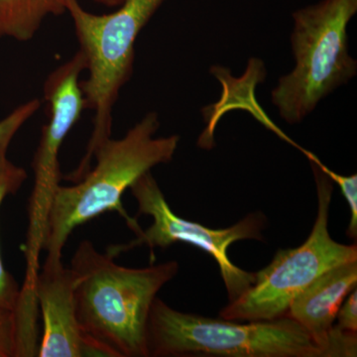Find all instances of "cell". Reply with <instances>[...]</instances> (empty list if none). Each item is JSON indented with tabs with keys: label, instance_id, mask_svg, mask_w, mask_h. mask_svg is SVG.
Listing matches in <instances>:
<instances>
[{
	"label": "cell",
	"instance_id": "5b68a950",
	"mask_svg": "<svg viewBox=\"0 0 357 357\" xmlns=\"http://www.w3.org/2000/svg\"><path fill=\"white\" fill-rule=\"evenodd\" d=\"M356 11L357 0H324L294 13L295 68L272 91V102L287 123H299L323 98L356 76L347 29Z\"/></svg>",
	"mask_w": 357,
	"mask_h": 357
},
{
	"label": "cell",
	"instance_id": "ba28073f",
	"mask_svg": "<svg viewBox=\"0 0 357 357\" xmlns=\"http://www.w3.org/2000/svg\"><path fill=\"white\" fill-rule=\"evenodd\" d=\"M137 202L138 215L152 218V225L136 234L129 243L109 246L107 253L115 258L141 245L167 248L175 243H185L201 249L211 256L220 268L229 302L243 295L255 281V273L245 271L230 261L231 244L245 239L262 241L266 217L260 211L250 213L227 229H213L206 225L178 217L166 201L151 172L145 173L130 187Z\"/></svg>",
	"mask_w": 357,
	"mask_h": 357
},
{
	"label": "cell",
	"instance_id": "9c48e42d",
	"mask_svg": "<svg viewBox=\"0 0 357 357\" xmlns=\"http://www.w3.org/2000/svg\"><path fill=\"white\" fill-rule=\"evenodd\" d=\"M36 298L43 319L38 356H102L79 326L74 280L70 268L63 265L62 256H46L37 277Z\"/></svg>",
	"mask_w": 357,
	"mask_h": 357
},
{
	"label": "cell",
	"instance_id": "7c38bea8",
	"mask_svg": "<svg viewBox=\"0 0 357 357\" xmlns=\"http://www.w3.org/2000/svg\"><path fill=\"white\" fill-rule=\"evenodd\" d=\"M7 150L0 149V206L4 199L16 194L27 180V172L7 158ZM20 297V286L7 271L0 252V309L15 311Z\"/></svg>",
	"mask_w": 357,
	"mask_h": 357
},
{
	"label": "cell",
	"instance_id": "2e32d148",
	"mask_svg": "<svg viewBox=\"0 0 357 357\" xmlns=\"http://www.w3.org/2000/svg\"><path fill=\"white\" fill-rule=\"evenodd\" d=\"M337 326L347 332L357 333V289L349 294L338 310Z\"/></svg>",
	"mask_w": 357,
	"mask_h": 357
},
{
	"label": "cell",
	"instance_id": "e0dca14e",
	"mask_svg": "<svg viewBox=\"0 0 357 357\" xmlns=\"http://www.w3.org/2000/svg\"><path fill=\"white\" fill-rule=\"evenodd\" d=\"M98 3L109 7H116L123 3L124 0H95Z\"/></svg>",
	"mask_w": 357,
	"mask_h": 357
},
{
	"label": "cell",
	"instance_id": "277c9868",
	"mask_svg": "<svg viewBox=\"0 0 357 357\" xmlns=\"http://www.w3.org/2000/svg\"><path fill=\"white\" fill-rule=\"evenodd\" d=\"M153 357H324L309 333L290 317L237 321L177 311L156 298L147 328Z\"/></svg>",
	"mask_w": 357,
	"mask_h": 357
},
{
	"label": "cell",
	"instance_id": "3957f363",
	"mask_svg": "<svg viewBox=\"0 0 357 357\" xmlns=\"http://www.w3.org/2000/svg\"><path fill=\"white\" fill-rule=\"evenodd\" d=\"M165 0H124L117 10L96 15L77 0H66L86 62L88 77L79 82L86 109L93 110V129L79 166L68 176L77 182L88 172L100 144L112 137V110L121 89L132 76L134 45L141 30Z\"/></svg>",
	"mask_w": 357,
	"mask_h": 357
},
{
	"label": "cell",
	"instance_id": "5bb4252c",
	"mask_svg": "<svg viewBox=\"0 0 357 357\" xmlns=\"http://www.w3.org/2000/svg\"><path fill=\"white\" fill-rule=\"evenodd\" d=\"M40 105L41 102L38 98H33L16 107L0 121V149H4V148L8 149L14 136L26 122L38 112Z\"/></svg>",
	"mask_w": 357,
	"mask_h": 357
},
{
	"label": "cell",
	"instance_id": "52a82bcc",
	"mask_svg": "<svg viewBox=\"0 0 357 357\" xmlns=\"http://www.w3.org/2000/svg\"><path fill=\"white\" fill-rule=\"evenodd\" d=\"M86 70L81 52L51 73L44 84V98L48 103L49 121L42 128L41 138L33 158L34 185L28 208L27 234L24 244L25 278L22 290L34 292L43 250L47 220L61 175V148L72 128L86 109L79 76Z\"/></svg>",
	"mask_w": 357,
	"mask_h": 357
},
{
	"label": "cell",
	"instance_id": "30bf717a",
	"mask_svg": "<svg viewBox=\"0 0 357 357\" xmlns=\"http://www.w3.org/2000/svg\"><path fill=\"white\" fill-rule=\"evenodd\" d=\"M357 286V261L333 268L300 293L286 316L297 321L326 357L328 337L338 310Z\"/></svg>",
	"mask_w": 357,
	"mask_h": 357
},
{
	"label": "cell",
	"instance_id": "8fae6325",
	"mask_svg": "<svg viewBox=\"0 0 357 357\" xmlns=\"http://www.w3.org/2000/svg\"><path fill=\"white\" fill-rule=\"evenodd\" d=\"M66 13V0H0V39L28 42L49 16Z\"/></svg>",
	"mask_w": 357,
	"mask_h": 357
},
{
	"label": "cell",
	"instance_id": "8992f818",
	"mask_svg": "<svg viewBox=\"0 0 357 357\" xmlns=\"http://www.w3.org/2000/svg\"><path fill=\"white\" fill-rule=\"evenodd\" d=\"M318 194V215L309 237L297 248L281 249L268 266L255 273V281L220 312V318L261 321L286 316L293 300L333 268L357 261L356 244L333 241L328 231L332 180L311 163Z\"/></svg>",
	"mask_w": 357,
	"mask_h": 357
},
{
	"label": "cell",
	"instance_id": "9a60e30c",
	"mask_svg": "<svg viewBox=\"0 0 357 357\" xmlns=\"http://www.w3.org/2000/svg\"><path fill=\"white\" fill-rule=\"evenodd\" d=\"M0 357H20V335L15 312L0 309Z\"/></svg>",
	"mask_w": 357,
	"mask_h": 357
},
{
	"label": "cell",
	"instance_id": "4fadbf2b",
	"mask_svg": "<svg viewBox=\"0 0 357 357\" xmlns=\"http://www.w3.org/2000/svg\"><path fill=\"white\" fill-rule=\"evenodd\" d=\"M303 153L306 155L307 159L311 163L316 164L317 166L323 171L325 175L340 185L342 196L345 201L349 204V210H351V222L347 227V234L349 238L356 239L357 237V176L356 174L351 176H342L331 170L325 164L321 163V160L318 158L312 152L307 150H303Z\"/></svg>",
	"mask_w": 357,
	"mask_h": 357
},
{
	"label": "cell",
	"instance_id": "7a4b0ae2",
	"mask_svg": "<svg viewBox=\"0 0 357 357\" xmlns=\"http://www.w3.org/2000/svg\"><path fill=\"white\" fill-rule=\"evenodd\" d=\"M158 114L149 112L126 136L103 141L96 150V165L70 187L59 185L52 203L43 250L62 256L63 248L77 227L107 211H116L135 234L142 231L136 218L122 206L126 190L145 173L172 161L180 136L155 137Z\"/></svg>",
	"mask_w": 357,
	"mask_h": 357
},
{
	"label": "cell",
	"instance_id": "6da1fadb",
	"mask_svg": "<svg viewBox=\"0 0 357 357\" xmlns=\"http://www.w3.org/2000/svg\"><path fill=\"white\" fill-rule=\"evenodd\" d=\"M69 268L79 326L102 356L149 357L150 312L159 291L177 276L178 263L124 267L83 241Z\"/></svg>",
	"mask_w": 357,
	"mask_h": 357
}]
</instances>
